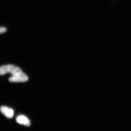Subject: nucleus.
I'll use <instances>...</instances> for the list:
<instances>
[{
	"label": "nucleus",
	"instance_id": "obj_1",
	"mask_svg": "<svg viewBox=\"0 0 131 131\" xmlns=\"http://www.w3.org/2000/svg\"><path fill=\"white\" fill-rule=\"evenodd\" d=\"M22 72L19 68L14 65L8 64L3 65L0 68V74L1 75H5L7 73H9L13 75L17 74Z\"/></svg>",
	"mask_w": 131,
	"mask_h": 131
},
{
	"label": "nucleus",
	"instance_id": "obj_2",
	"mask_svg": "<svg viewBox=\"0 0 131 131\" xmlns=\"http://www.w3.org/2000/svg\"><path fill=\"white\" fill-rule=\"evenodd\" d=\"M28 77L25 74L21 73L13 75L9 79V81L13 82H25L28 81Z\"/></svg>",
	"mask_w": 131,
	"mask_h": 131
},
{
	"label": "nucleus",
	"instance_id": "obj_3",
	"mask_svg": "<svg viewBox=\"0 0 131 131\" xmlns=\"http://www.w3.org/2000/svg\"><path fill=\"white\" fill-rule=\"evenodd\" d=\"M1 111L3 114L9 118H12L14 114V110L12 108L6 106H2L1 107Z\"/></svg>",
	"mask_w": 131,
	"mask_h": 131
},
{
	"label": "nucleus",
	"instance_id": "obj_4",
	"mask_svg": "<svg viewBox=\"0 0 131 131\" xmlns=\"http://www.w3.org/2000/svg\"><path fill=\"white\" fill-rule=\"evenodd\" d=\"M16 121L19 124L25 125L27 126H29L30 125L29 120L24 115H20L18 116L16 118Z\"/></svg>",
	"mask_w": 131,
	"mask_h": 131
},
{
	"label": "nucleus",
	"instance_id": "obj_5",
	"mask_svg": "<svg viewBox=\"0 0 131 131\" xmlns=\"http://www.w3.org/2000/svg\"><path fill=\"white\" fill-rule=\"evenodd\" d=\"M6 28L5 27H1V29H0V32L1 34L3 33L6 32Z\"/></svg>",
	"mask_w": 131,
	"mask_h": 131
}]
</instances>
